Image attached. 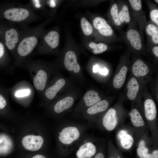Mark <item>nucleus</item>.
Wrapping results in <instances>:
<instances>
[{
  "label": "nucleus",
  "instance_id": "obj_1",
  "mask_svg": "<svg viewBox=\"0 0 158 158\" xmlns=\"http://www.w3.org/2000/svg\"><path fill=\"white\" fill-rule=\"evenodd\" d=\"M87 125L67 122L62 124L57 135L58 145L62 151L68 152L78 147L86 135Z\"/></svg>",
  "mask_w": 158,
  "mask_h": 158
},
{
  "label": "nucleus",
  "instance_id": "obj_2",
  "mask_svg": "<svg viewBox=\"0 0 158 158\" xmlns=\"http://www.w3.org/2000/svg\"><path fill=\"white\" fill-rule=\"evenodd\" d=\"M81 94L79 88L75 85L69 88L59 96L53 105L52 110L54 113L63 116L71 109Z\"/></svg>",
  "mask_w": 158,
  "mask_h": 158
},
{
  "label": "nucleus",
  "instance_id": "obj_3",
  "mask_svg": "<svg viewBox=\"0 0 158 158\" xmlns=\"http://www.w3.org/2000/svg\"><path fill=\"white\" fill-rule=\"evenodd\" d=\"M54 81L47 87L44 92V95L48 100H53L59 96L69 88L74 85L75 82L71 79L66 77L62 75L57 76Z\"/></svg>",
  "mask_w": 158,
  "mask_h": 158
},
{
  "label": "nucleus",
  "instance_id": "obj_4",
  "mask_svg": "<svg viewBox=\"0 0 158 158\" xmlns=\"http://www.w3.org/2000/svg\"><path fill=\"white\" fill-rule=\"evenodd\" d=\"M102 100L99 93L94 90L86 91L80 99L73 111L74 115H79L87 108Z\"/></svg>",
  "mask_w": 158,
  "mask_h": 158
},
{
  "label": "nucleus",
  "instance_id": "obj_5",
  "mask_svg": "<svg viewBox=\"0 0 158 158\" xmlns=\"http://www.w3.org/2000/svg\"><path fill=\"white\" fill-rule=\"evenodd\" d=\"M109 105L107 100H102L87 108L79 115L89 122L96 123L102 114L107 109Z\"/></svg>",
  "mask_w": 158,
  "mask_h": 158
},
{
  "label": "nucleus",
  "instance_id": "obj_6",
  "mask_svg": "<svg viewBox=\"0 0 158 158\" xmlns=\"http://www.w3.org/2000/svg\"><path fill=\"white\" fill-rule=\"evenodd\" d=\"M76 152L77 158H91L97 152V147L94 140L86 135L78 147Z\"/></svg>",
  "mask_w": 158,
  "mask_h": 158
},
{
  "label": "nucleus",
  "instance_id": "obj_7",
  "mask_svg": "<svg viewBox=\"0 0 158 158\" xmlns=\"http://www.w3.org/2000/svg\"><path fill=\"white\" fill-rule=\"evenodd\" d=\"M116 113L114 109L110 108L101 116L96 123L106 130L112 131L115 128L118 123Z\"/></svg>",
  "mask_w": 158,
  "mask_h": 158
},
{
  "label": "nucleus",
  "instance_id": "obj_8",
  "mask_svg": "<svg viewBox=\"0 0 158 158\" xmlns=\"http://www.w3.org/2000/svg\"><path fill=\"white\" fill-rule=\"evenodd\" d=\"M37 38L31 36L25 37L23 39L18 45L17 52L22 56H26L34 49L37 43Z\"/></svg>",
  "mask_w": 158,
  "mask_h": 158
},
{
  "label": "nucleus",
  "instance_id": "obj_9",
  "mask_svg": "<svg viewBox=\"0 0 158 158\" xmlns=\"http://www.w3.org/2000/svg\"><path fill=\"white\" fill-rule=\"evenodd\" d=\"M128 1L140 28L143 29L146 25V20L142 10L141 1L140 0H129Z\"/></svg>",
  "mask_w": 158,
  "mask_h": 158
},
{
  "label": "nucleus",
  "instance_id": "obj_10",
  "mask_svg": "<svg viewBox=\"0 0 158 158\" xmlns=\"http://www.w3.org/2000/svg\"><path fill=\"white\" fill-rule=\"evenodd\" d=\"M27 9L22 8H11L5 11L4 15L7 19L14 22H20L26 19L29 15Z\"/></svg>",
  "mask_w": 158,
  "mask_h": 158
},
{
  "label": "nucleus",
  "instance_id": "obj_11",
  "mask_svg": "<svg viewBox=\"0 0 158 158\" xmlns=\"http://www.w3.org/2000/svg\"><path fill=\"white\" fill-rule=\"evenodd\" d=\"M44 142L43 137L40 135H29L25 136L22 140V144L27 150L36 151L42 147Z\"/></svg>",
  "mask_w": 158,
  "mask_h": 158
},
{
  "label": "nucleus",
  "instance_id": "obj_12",
  "mask_svg": "<svg viewBox=\"0 0 158 158\" xmlns=\"http://www.w3.org/2000/svg\"><path fill=\"white\" fill-rule=\"evenodd\" d=\"M126 38L129 45L132 48L137 51L140 50L143 44L140 34L137 30L131 28L127 31Z\"/></svg>",
  "mask_w": 158,
  "mask_h": 158
},
{
  "label": "nucleus",
  "instance_id": "obj_13",
  "mask_svg": "<svg viewBox=\"0 0 158 158\" xmlns=\"http://www.w3.org/2000/svg\"><path fill=\"white\" fill-rule=\"evenodd\" d=\"M93 26L101 35L106 37L112 36L114 31L111 26L104 18L99 17L95 18L93 21Z\"/></svg>",
  "mask_w": 158,
  "mask_h": 158
},
{
  "label": "nucleus",
  "instance_id": "obj_14",
  "mask_svg": "<svg viewBox=\"0 0 158 158\" xmlns=\"http://www.w3.org/2000/svg\"><path fill=\"white\" fill-rule=\"evenodd\" d=\"M49 75L44 69L38 70L33 79V83L35 88L39 91H43L46 87Z\"/></svg>",
  "mask_w": 158,
  "mask_h": 158
},
{
  "label": "nucleus",
  "instance_id": "obj_15",
  "mask_svg": "<svg viewBox=\"0 0 158 158\" xmlns=\"http://www.w3.org/2000/svg\"><path fill=\"white\" fill-rule=\"evenodd\" d=\"M145 115L146 118L149 121H154L157 115V108L155 104L152 99H149L144 103Z\"/></svg>",
  "mask_w": 158,
  "mask_h": 158
},
{
  "label": "nucleus",
  "instance_id": "obj_16",
  "mask_svg": "<svg viewBox=\"0 0 158 158\" xmlns=\"http://www.w3.org/2000/svg\"><path fill=\"white\" fill-rule=\"evenodd\" d=\"M5 44L10 50L13 49L19 40L17 30L13 28L7 30L5 34Z\"/></svg>",
  "mask_w": 158,
  "mask_h": 158
},
{
  "label": "nucleus",
  "instance_id": "obj_17",
  "mask_svg": "<svg viewBox=\"0 0 158 158\" xmlns=\"http://www.w3.org/2000/svg\"><path fill=\"white\" fill-rule=\"evenodd\" d=\"M132 71L133 75L139 77L146 75L149 71L148 66L142 60L138 59L133 64Z\"/></svg>",
  "mask_w": 158,
  "mask_h": 158
},
{
  "label": "nucleus",
  "instance_id": "obj_18",
  "mask_svg": "<svg viewBox=\"0 0 158 158\" xmlns=\"http://www.w3.org/2000/svg\"><path fill=\"white\" fill-rule=\"evenodd\" d=\"M13 146L11 138L4 134L0 135V155L6 154L11 150Z\"/></svg>",
  "mask_w": 158,
  "mask_h": 158
},
{
  "label": "nucleus",
  "instance_id": "obj_19",
  "mask_svg": "<svg viewBox=\"0 0 158 158\" xmlns=\"http://www.w3.org/2000/svg\"><path fill=\"white\" fill-rule=\"evenodd\" d=\"M139 87V83L135 78L132 77L130 80L127 85V96L130 100H133L135 98Z\"/></svg>",
  "mask_w": 158,
  "mask_h": 158
},
{
  "label": "nucleus",
  "instance_id": "obj_20",
  "mask_svg": "<svg viewBox=\"0 0 158 158\" xmlns=\"http://www.w3.org/2000/svg\"><path fill=\"white\" fill-rule=\"evenodd\" d=\"M127 71V67L123 66L114 76L113 80V85L115 88L119 89L123 86L126 79Z\"/></svg>",
  "mask_w": 158,
  "mask_h": 158
},
{
  "label": "nucleus",
  "instance_id": "obj_21",
  "mask_svg": "<svg viewBox=\"0 0 158 158\" xmlns=\"http://www.w3.org/2000/svg\"><path fill=\"white\" fill-rule=\"evenodd\" d=\"M145 32L154 44H158V27L153 23L147 24L145 27Z\"/></svg>",
  "mask_w": 158,
  "mask_h": 158
},
{
  "label": "nucleus",
  "instance_id": "obj_22",
  "mask_svg": "<svg viewBox=\"0 0 158 158\" xmlns=\"http://www.w3.org/2000/svg\"><path fill=\"white\" fill-rule=\"evenodd\" d=\"M44 40L52 49H54L59 45V35L56 31H52L44 36Z\"/></svg>",
  "mask_w": 158,
  "mask_h": 158
},
{
  "label": "nucleus",
  "instance_id": "obj_23",
  "mask_svg": "<svg viewBox=\"0 0 158 158\" xmlns=\"http://www.w3.org/2000/svg\"><path fill=\"white\" fill-rule=\"evenodd\" d=\"M130 120L133 125L136 128L144 126L145 123L141 115L136 109H133L130 114Z\"/></svg>",
  "mask_w": 158,
  "mask_h": 158
},
{
  "label": "nucleus",
  "instance_id": "obj_24",
  "mask_svg": "<svg viewBox=\"0 0 158 158\" xmlns=\"http://www.w3.org/2000/svg\"><path fill=\"white\" fill-rule=\"evenodd\" d=\"M118 13L119 20L122 24L129 23L131 20L128 6L125 4L121 5L119 8L118 6Z\"/></svg>",
  "mask_w": 158,
  "mask_h": 158
},
{
  "label": "nucleus",
  "instance_id": "obj_25",
  "mask_svg": "<svg viewBox=\"0 0 158 158\" xmlns=\"http://www.w3.org/2000/svg\"><path fill=\"white\" fill-rule=\"evenodd\" d=\"M110 15L113 24L117 27L122 25L120 21L118 13V5L115 3L112 5L110 9Z\"/></svg>",
  "mask_w": 158,
  "mask_h": 158
},
{
  "label": "nucleus",
  "instance_id": "obj_26",
  "mask_svg": "<svg viewBox=\"0 0 158 158\" xmlns=\"http://www.w3.org/2000/svg\"><path fill=\"white\" fill-rule=\"evenodd\" d=\"M89 47L93 50L92 53L95 54H101L107 50L108 46L104 43H96L93 42H91L89 44Z\"/></svg>",
  "mask_w": 158,
  "mask_h": 158
},
{
  "label": "nucleus",
  "instance_id": "obj_27",
  "mask_svg": "<svg viewBox=\"0 0 158 158\" xmlns=\"http://www.w3.org/2000/svg\"><path fill=\"white\" fill-rule=\"evenodd\" d=\"M81 28L83 33L89 35L93 31V27L90 23L85 18H82L80 20Z\"/></svg>",
  "mask_w": 158,
  "mask_h": 158
},
{
  "label": "nucleus",
  "instance_id": "obj_28",
  "mask_svg": "<svg viewBox=\"0 0 158 158\" xmlns=\"http://www.w3.org/2000/svg\"><path fill=\"white\" fill-rule=\"evenodd\" d=\"M121 142L122 146L124 148L128 149L130 148L133 142V139L129 134L124 133L121 134Z\"/></svg>",
  "mask_w": 158,
  "mask_h": 158
},
{
  "label": "nucleus",
  "instance_id": "obj_29",
  "mask_svg": "<svg viewBox=\"0 0 158 158\" xmlns=\"http://www.w3.org/2000/svg\"><path fill=\"white\" fill-rule=\"evenodd\" d=\"M137 152L138 155L140 158H143L147 154L148 149L146 146L144 140H141L139 142Z\"/></svg>",
  "mask_w": 158,
  "mask_h": 158
},
{
  "label": "nucleus",
  "instance_id": "obj_30",
  "mask_svg": "<svg viewBox=\"0 0 158 158\" xmlns=\"http://www.w3.org/2000/svg\"><path fill=\"white\" fill-rule=\"evenodd\" d=\"M150 18L153 23L158 27V9L157 7L150 8Z\"/></svg>",
  "mask_w": 158,
  "mask_h": 158
},
{
  "label": "nucleus",
  "instance_id": "obj_31",
  "mask_svg": "<svg viewBox=\"0 0 158 158\" xmlns=\"http://www.w3.org/2000/svg\"><path fill=\"white\" fill-rule=\"evenodd\" d=\"M30 92V90L29 89L19 90L16 92L15 96L18 97H23L28 96Z\"/></svg>",
  "mask_w": 158,
  "mask_h": 158
},
{
  "label": "nucleus",
  "instance_id": "obj_32",
  "mask_svg": "<svg viewBox=\"0 0 158 158\" xmlns=\"http://www.w3.org/2000/svg\"><path fill=\"white\" fill-rule=\"evenodd\" d=\"M158 150H155L151 154H147L143 158H158Z\"/></svg>",
  "mask_w": 158,
  "mask_h": 158
},
{
  "label": "nucleus",
  "instance_id": "obj_33",
  "mask_svg": "<svg viewBox=\"0 0 158 158\" xmlns=\"http://www.w3.org/2000/svg\"><path fill=\"white\" fill-rule=\"evenodd\" d=\"M6 104V100L1 95H0V109L3 108Z\"/></svg>",
  "mask_w": 158,
  "mask_h": 158
},
{
  "label": "nucleus",
  "instance_id": "obj_34",
  "mask_svg": "<svg viewBox=\"0 0 158 158\" xmlns=\"http://www.w3.org/2000/svg\"><path fill=\"white\" fill-rule=\"evenodd\" d=\"M152 51L153 54L157 57H158V46L156 45L154 46L152 49Z\"/></svg>",
  "mask_w": 158,
  "mask_h": 158
},
{
  "label": "nucleus",
  "instance_id": "obj_35",
  "mask_svg": "<svg viewBox=\"0 0 158 158\" xmlns=\"http://www.w3.org/2000/svg\"><path fill=\"white\" fill-rule=\"evenodd\" d=\"M4 53V47L3 44L0 42V58L3 55Z\"/></svg>",
  "mask_w": 158,
  "mask_h": 158
},
{
  "label": "nucleus",
  "instance_id": "obj_36",
  "mask_svg": "<svg viewBox=\"0 0 158 158\" xmlns=\"http://www.w3.org/2000/svg\"><path fill=\"white\" fill-rule=\"evenodd\" d=\"M94 158H104V155L102 152H99L95 155Z\"/></svg>",
  "mask_w": 158,
  "mask_h": 158
},
{
  "label": "nucleus",
  "instance_id": "obj_37",
  "mask_svg": "<svg viewBox=\"0 0 158 158\" xmlns=\"http://www.w3.org/2000/svg\"><path fill=\"white\" fill-rule=\"evenodd\" d=\"M32 158H46L44 156L41 154H37L34 156Z\"/></svg>",
  "mask_w": 158,
  "mask_h": 158
},
{
  "label": "nucleus",
  "instance_id": "obj_38",
  "mask_svg": "<svg viewBox=\"0 0 158 158\" xmlns=\"http://www.w3.org/2000/svg\"><path fill=\"white\" fill-rule=\"evenodd\" d=\"M50 5L51 7H55L56 5L55 3L54 2V1L51 0L50 1Z\"/></svg>",
  "mask_w": 158,
  "mask_h": 158
},
{
  "label": "nucleus",
  "instance_id": "obj_39",
  "mask_svg": "<svg viewBox=\"0 0 158 158\" xmlns=\"http://www.w3.org/2000/svg\"><path fill=\"white\" fill-rule=\"evenodd\" d=\"M154 1L156 2L157 3H158V1L157 0H155Z\"/></svg>",
  "mask_w": 158,
  "mask_h": 158
},
{
  "label": "nucleus",
  "instance_id": "obj_40",
  "mask_svg": "<svg viewBox=\"0 0 158 158\" xmlns=\"http://www.w3.org/2000/svg\"><path fill=\"white\" fill-rule=\"evenodd\" d=\"M110 158H115L113 157H110Z\"/></svg>",
  "mask_w": 158,
  "mask_h": 158
}]
</instances>
